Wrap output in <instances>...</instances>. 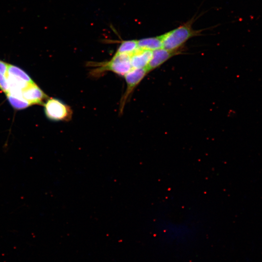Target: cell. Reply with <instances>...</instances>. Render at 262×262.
I'll list each match as a JSON object with an SVG mask.
<instances>
[{
    "mask_svg": "<svg viewBox=\"0 0 262 262\" xmlns=\"http://www.w3.org/2000/svg\"><path fill=\"white\" fill-rule=\"evenodd\" d=\"M43 106L46 116L50 120L67 121L72 117L73 112L70 107L59 99L48 98Z\"/></svg>",
    "mask_w": 262,
    "mask_h": 262,
    "instance_id": "cell-4",
    "label": "cell"
},
{
    "mask_svg": "<svg viewBox=\"0 0 262 262\" xmlns=\"http://www.w3.org/2000/svg\"><path fill=\"white\" fill-rule=\"evenodd\" d=\"M21 95L32 105H43L44 100L48 98V96L35 82L24 88L21 91Z\"/></svg>",
    "mask_w": 262,
    "mask_h": 262,
    "instance_id": "cell-7",
    "label": "cell"
},
{
    "mask_svg": "<svg viewBox=\"0 0 262 262\" xmlns=\"http://www.w3.org/2000/svg\"><path fill=\"white\" fill-rule=\"evenodd\" d=\"M138 49L137 40H127L121 43L116 53H126L131 55Z\"/></svg>",
    "mask_w": 262,
    "mask_h": 262,
    "instance_id": "cell-11",
    "label": "cell"
},
{
    "mask_svg": "<svg viewBox=\"0 0 262 262\" xmlns=\"http://www.w3.org/2000/svg\"><path fill=\"white\" fill-rule=\"evenodd\" d=\"M97 67L92 74L99 75L105 71H112L119 76H124L132 69L131 64V55L116 53L108 62L95 63Z\"/></svg>",
    "mask_w": 262,
    "mask_h": 262,
    "instance_id": "cell-3",
    "label": "cell"
},
{
    "mask_svg": "<svg viewBox=\"0 0 262 262\" xmlns=\"http://www.w3.org/2000/svg\"><path fill=\"white\" fill-rule=\"evenodd\" d=\"M147 73L148 72L146 68H132L124 76L127 87L121 99L120 113L123 112L124 105L130 96Z\"/></svg>",
    "mask_w": 262,
    "mask_h": 262,
    "instance_id": "cell-5",
    "label": "cell"
},
{
    "mask_svg": "<svg viewBox=\"0 0 262 262\" xmlns=\"http://www.w3.org/2000/svg\"><path fill=\"white\" fill-rule=\"evenodd\" d=\"M181 51L170 50L164 48L153 50L151 58L146 67L148 73L158 68L174 56L180 54Z\"/></svg>",
    "mask_w": 262,
    "mask_h": 262,
    "instance_id": "cell-6",
    "label": "cell"
},
{
    "mask_svg": "<svg viewBox=\"0 0 262 262\" xmlns=\"http://www.w3.org/2000/svg\"><path fill=\"white\" fill-rule=\"evenodd\" d=\"M8 67V63L0 60V72L4 74H6Z\"/></svg>",
    "mask_w": 262,
    "mask_h": 262,
    "instance_id": "cell-13",
    "label": "cell"
},
{
    "mask_svg": "<svg viewBox=\"0 0 262 262\" xmlns=\"http://www.w3.org/2000/svg\"><path fill=\"white\" fill-rule=\"evenodd\" d=\"M152 51L138 49L131 55V64L132 68H146L152 56Z\"/></svg>",
    "mask_w": 262,
    "mask_h": 262,
    "instance_id": "cell-8",
    "label": "cell"
},
{
    "mask_svg": "<svg viewBox=\"0 0 262 262\" xmlns=\"http://www.w3.org/2000/svg\"><path fill=\"white\" fill-rule=\"evenodd\" d=\"M0 89L5 94L9 93V86L6 76L0 72Z\"/></svg>",
    "mask_w": 262,
    "mask_h": 262,
    "instance_id": "cell-12",
    "label": "cell"
},
{
    "mask_svg": "<svg viewBox=\"0 0 262 262\" xmlns=\"http://www.w3.org/2000/svg\"><path fill=\"white\" fill-rule=\"evenodd\" d=\"M194 19L161 35L163 48L170 50H182L184 44L191 38L198 35L201 31L192 28Z\"/></svg>",
    "mask_w": 262,
    "mask_h": 262,
    "instance_id": "cell-2",
    "label": "cell"
},
{
    "mask_svg": "<svg viewBox=\"0 0 262 262\" xmlns=\"http://www.w3.org/2000/svg\"><path fill=\"white\" fill-rule=\"evenodd\" d=\"M166 220L160 223L158 232L160 237L171 245L182 246L190 244L196 235V229L186 221Z\"/></svg>",
    "mask_w": 262,
    "mask_h": 262,
    "instance_id": "cell-1",
    "label": "cell"
},
{
    "mask_svg": "<svg viewBox=\"0 0 262 262\" xmlns=\"http://www.w3.org/2000/svg\"><path fill=\"white\" fill-rule=\"evenodd\" d=\"M139 49L151 51L163 48L161 36L141 39L137 41Z\"/></svg>",
    "mask_w": 262,
    "mask_h": 262,
    "instance_id": "cell-9",
    "label": "cell"
},
{
    "mask_svg": "<svg viewBox=\"0 0 262 262\" xmlns=\"http://www.w3.org/2000/svg\"><path fill=\"white\" fill-rule=\"evenodd\" d=\"M6 96L9 103L15 110H23L32 105L23 97L14 96L10 93L6 94Z\"/></svg>",
    "mask_w": 262,
    "mask_h": 262,
    "instance_id": "cell-10",
    "label": "cell"
}]
</instances>
